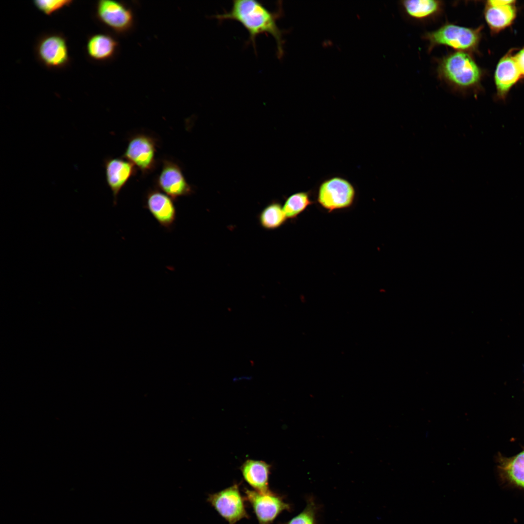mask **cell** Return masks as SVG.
<instances>
[{"label": "cell", "instance_id": "obj_20", "mask_svg": "<svg viewBox=\"0 0 524 524\" xmlns=\"http://www.w3.org/2000/svg\"><path fill=\"white\" fill-rule=\"evenodd\" d=\"M311 204L309 195L306 192H301L289 196L285 200L282 208L286 218L293 219L303 212Z\"/></svg>", "mask_w": 524, "mask_h": 524}, {"label": "cell", "instance_id": "obj_22", "mask_svg": "<svg viewBox=\"0 0 524 524\" xmlns=\"http://www.w3.org/2000/svg\"><path fill=\"white\" fill-rule=\"evenodd\" d=\"M33 4L40 12L47 16H51L63 8L69 7L73 2L71 0H36Z\"/></svg>", "mask_w": 524, "mask_h": 524}, {"label": "cell", "instance_id": "obj_2", "mask_svg": "<svg viewBox=\"0 0 524 524\" xmlns=\"http://www.w3.org/2000/svg\"><path fill=\"white\" fill-rule=\"evenodd\" d=\"M440 78L453 89L467 91L478 86L482 71L467 52L454 51L440 59L437 66Z\"/></svg>", "mask_w": 524, "mask_h": 524}, {"label": "cell", "instance_id": "obj_5", "mask_svg": "<svg viewBox=\"0 0 524 524\" xmlns=\"http://www.w3.org/2000/svg\"><path fill=\"white\" fill-rule=\"evenodd\" d=\"M35 53L39 62L49 69H62L70 62L66 39L58 33L42 35L35 45Z\"/></svg>", "mask_w": 524, "mask_h": 524}, {"label": "cell", "instance_id": "obj_14", "mask_svg": "<svg viewBox=\"0 0 524 524\" xmlns=\"http://www.w3.org/2000/svg\"><path fill=\"white\" fill-rule=\"evenodd\" d=\"M240 469L244 480L254 490L261 493L271 491L269 487L270 465L262 461L248 459Z\"/></svg>", "mask_w": 524, "mask_h": 524}, {"label": "cell", "instance_id": "obj_15", "mask_svg": "<svg viewBox=\"0 0 524 524\" xmlns=\"http://www.w3.org/2000/svg\"><path fill=\"white\" fill-rule=\"evenodd\" d=\"M117 46V42L111 35L97 33L88 37L86 50L90 59L96 61H105L114 56Z\"/></svg>", "mask_w": 524, "mask_h": 524}, {"label": "cell", "instance_id": "obj_10", "mask_svg": "<svg viewBox=\"0 0 524 524\" xmlns=\"http://www.w3.org/2000/svg\"><path fill=\"white\" fill-rule=\"evenodd\" d=\"M96 13L101 22L117 33L128 31L133 23L131 10L118 1L98 0L96 4Z\"/></svg>", "mask_w": 524, "mask_h": 524}, {"label": "cell", "instance_id": "obj_19", "mask_svg": "<svg viewBox=\"0 0 524 524\" xmlns=\"http://www.w3.org/2000/svg\"><path fill=\"white\" fill-rule=\"evenodd\" d=\"M500 468L509 482L524 488V451L512 458L504 459Z\"/></svg>", "mask_w": 524, "mask_h": 524}, {"label": "cell", "instance_id": "obj_16", "mask_svg": "<svg viewBox=\"0 0 524 524\" xmlns=\"http://www.w3.org/2000/svg\"><path fill=\"white\" fill-rule=\"evenodd\" d=\"M406 14L411 18L423 20L440 15L443 8L442 1L434 0H409L401 1Z\"/></svg>", "mask_w": 524, "mask_h": 524}, {"label": "cell", "instance_id": "obj_13", "mask_svg": "<svg viewBox=\"0 0 524 524\" xmlns=\"http://www.w3.org/2000/svg\"><path fill=\"white\" fill-rule=\"evenodd\" d=\"M522 78L514 55L506 54L499 61L494 74L497 97L505 100L511 88Z\"/></svg>", "mask_w": 524, "mask_h": 524}, {"label": "cell", "instance_id": "obj_11", "mask_svg": "<svg viewBox=\"0 0 524 524\" xmlns=\"http://www.w3.org/2000/svg\"><path fill=\"white\" fill-rule=\"evenodd\" d=\"M144 207L164 229L170 231L177 219V210L174 200L157 188L147 191Z\"/></svg>", "mask_w": 524, "mask_h": 524}, {"label": "cell", "instance_id": "obj_18", "mask_svg": "<svg viewBox=\"0 0 524 524\" xmlns=\"http://www.w3.org/2000/svg\"><path fill=\"white\" fill-rule=\"evenodd\" d=\"M286 217L281 204L278 202H272L265 206L259 213V222L261 226L266 230H274L283 225Z\"/></svg>", "mask_w": 524, "mask_h": 524}, {"label": "cell", "instance_id": "obj_4", "mask_svg": "<svg viewBox=\"0 0 524 524\" xmlns=\"http://www.w3.org/2000/svg\"><path fill=\"white\" fill-rule=\"evenodd\" d=\"M239 485L234 484L218 492L209 494L207 502L229 524L249 517Z\"/></svg>", "mask_w": 524, "mask_h": 524}, {"label": "cell", "instance_id": "obj_3", "mask_svg": "<svg viewBox=\"0 0 524 524\" xmlns=\"http://www.w3.org/2000/svg\"><path fill=\"white\" fill-rule=\"evenodd\" d=\"M481 29V27L474 29L446 23L435 31L426 33L423 38L428 43L429 51L435 47L444 46L455 51L470 53L477 49Z\"/></svg>", "mask_w": 524, "mask_h": 524}, {"label": "cell", "instance_id": "obj_21", "mask_svg": "<svg viewBox=\"0 0 524 524\" xmlns=\"http://www.w3.org/2000/svg\"><path fill=\"white\" fill-rule=\"evenodd\" d=\"M304 510L288 522L282 524H318V506L313 497H308Z\"/></svg>", "mask_w": 524, "mask_h": 524}, {"label": "cell", "instance_id": "obj_12", "mask_svg": "<svg viewBox=\"0 0 524 524\" xmlns=\"http://www.w3.org/2000/svg\"><path fill=\"white\" fill-rule=\"evenodd\" d=\"M106 181L112 192L114 205L118 196L129 179L135 175L136 167L124 158L108 157L104 160Z\"/></svg>", "mask_w": 524, "mask_h": 524}, {"label": "cell", "instance_id": "obj_9", "mask_svg": "<svg viewBox=\"0 0 524 524\" xmlns=\"http://www.w3.org/2000/svg\"><path fill=\"white\" fill-rule=\"evenodd\" d=\"M156 186L174 201L180 197L188 196L193 193L187 182L181 167L177 163L164 160L161 170L156 178Z\"/></svg>", "mask_w": 524, "mask_h": 524}, {"label": "cell", "instance_id": "obj_7", "mask_svg": "<svg viewBox=\"0 0 524 524\" xmlns=\"http://www.w3.org/2000/svg\"><path fill=\"white\" fill-rule=\"evenodd\" d=\"M355 196L354 188L350 182L340 177H334L321 183L317 200L323 208L331 212L350 206Z\"/></svg>", "mask_w": 524, "mask_h": 524}, {"label": "cell", "instance_id": "obj_23", "mask_svg": "<svg viewBox=\"0 0 524 524\" xmlns=\"http://www.w3.org/2000/svg\"><path fill=\"white\" fill-rule=\"evenodd\" d=\"M514 57L522 77H524V48L514 55Z\"/></svg>", "mask_w": 524, "mask_h": 524}, {"label": "cell", "instance_id": "obj_24", "mask_svg": "<svg viewBox=\"0 0 524 524\" xmlns=\"http://www.w3.org/2000/svg\"><path fill=\"white\" fill-rule=\"evenodd\" d=\"M515 2V1L514 0H492L488 1L487 4L491 6H501L507 5L514 4Z\"/></svg>", "mask_w": 524, "mask_h": 524}, {"label": "cell", "instance_id": "obj_8", "mask_svg": "<svg viewBox=\"0 0 524 524\" xmlns=\"http://www.w3.org/2000/svg\"><path fill=\"white\" fill-rule=\"evenodd\" d=\"M156 148L157 143L153 137L144 133H137L129 139L122 158L133 164L143 175H146L153 171L156 166Z\"/></svg>", "mask_w": 524, "mask_h": 524}, {"label": "cell", "instance_id": "obj_17", "mask_svg": "<svg viewBox=\"0 0 524 524\" xmlns=\"http://www.w3.org/2000/svg\"><path fill=\"white\" fill-rule=\"evenodd\" d=\"M514 4L501 6L486 4L484 16L493 32L501 31L512 23L516 16V9Z\"/></svg>", "mask_w": 524, "mask_h": 524}, {"label": "cell", "instance_id": "obj_6", "mask_svg": "<svg viewBox=\"0 0 524 524\" xmlns=\"http://www.w3.org/2000/svg\"><path fill=\"white\" fill-rule=\"evenodd\" d=\"M244 493L259 524H272L283 511L292 509L291 504L285 501L283 496L271 491L261 493L245 488Z\"/></svg>", "mask_w": 524, "mask_h": 524}, {"label": "cell", "instance_id": "obj_1", "mask_svg": "<svg viewBox=\"0 0 524 524\" xmlns=\"http://www.w3.org/2000/svg\"><path fill=\"white\" fill-rule=\"evenodd\" d=\"M280 8L272 12L261 2L256 0H235L229 11L217 14L214 17L218 20H235L246 29L248 33V43L256 50V39L261 34H270L275 40L277 53L279 58L284 53L283 32L277 24L280 16Z\"/></svg>", "mask_w": 524, "mask_h": 524}]
</instances>
